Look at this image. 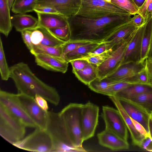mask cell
Wrapping results in <instances>:
<instances>
[{
	"label": "cell",
	"mask_w": 152,
	"mask_h": 152,
	"mask_svg": "<svg viewBox=\"0 0 152 152\" xmlns=\"http://www.w3.org/2000/svg\"><path fill=\"white\" fill-rule=\"evenodd\" d=\"M131 14H113L88 18L76 15L67 18L70 40L103 41L118 28L131 21Z\"/></svg>",
	"instance_id": "obj_1"
},
{
	"label": "cell",
	"mask_w": 152,
	"mask_h": 152,
	"mask_svg": "<svg viewBox=\"0 0 152 152\" xmlns=\"http://www.w3.org/2000/svg\"><path fill=\"white\" fill-rule=\"evenodd\" d=\"M10 69V78L13 81L18 94L34 98L39 95L55 106L59 104L60 98L56 89L39 79L27 64L19 62Z\"/></svg>",
	"instance_id": "obj_2"
},
{
	"label": "cell",
	"mask_w": 152,
	"mask_h": 152,
	"mask_svg": "<svg viewBox=\"0 0 152 152\" xmlns=\"http://www.w3.org/2000/svg\"><path fill=\"white\" fill-rule=\"evenodd\" d=\"M46 130L50 135L53 152H86L83 147L74 146L68 135L63 119L59 112L48 111Z\"/></svg>",
	"instance_id": "obj_3"
},
{
	"label": "cell",
	"mask_w": 152,
	"mask_h": 152,
	"mask_svg": "<svg viewBox=\"0 0 152 152\" xmlns=\"http://www.w3.org/2000/svg\"><path fill=\"white\" fill-rule=\"evenodd\" d=\"M83 104L70 103L59 112L62 117L66 129L73 145L83 147L81 125V112Z\"/></svg>",
	"instance_id": "obj_4"
},
{
	"label": "cell",
	"mask_w": 152,
	"mask_h": 152,
	"mask_svg": "<svg viewBox=\"0 0 152 152\" xmlns=\"http://www.w3.org/2000/svg\"><path fill=\"white\" fill-rule=\"evenodd\" d=\"M26 127L0 104V134L3 138L13 145L23 138Z\"/></svg>",
	"instance_id": "obj_5"
},
{
	"label": "cell",
	"mask_w": 152,
	"mask_h": 152,
	"mask_svg": "<svg viewBox=\"0 0 152 152\" xmlns=\"http://www.w3.org/2000/svg\"><path fill=\"white\" fill-rule=\"evenodd\" d=\"M130 14L107 0H82L77 15L88 18H97L113 14Z\"/></svg>",
	"instance_id": "obj_6"
},
{
	"label": "cell",
	"mask_w": 152,
	"mask_h": 152,
	"mask_svg": "<svg viewBox=\"0 0 152 152\" xmlns=\"http://www.w3.org/2000/svg\"><path fill=\"white\" fill-rule=\"evenodd\" d=\"M13 145L31 151L51 152L53 145L51 137L46 129L38 128Z\"/></svg>",
	"instance_id": "obj_7"
},
{
	"label": "cell",
	"mask_w": 152,
	"mask_h": 152,
	"mask_svg": "<svg viewBox=\"0 0 152 152\" xmlns=\"http://www.w3.org/2000/svg\"><path fill=\"white\" fill-rule=\"evenodd\" d=\"M0 104L26 126L37 128L34 122L27 114L19 101L17 94L0 90Z\"/></svg>",
	"instance_id": "obj_8"
},
{
	"label": "cell",
	"mask_w": 152,
	"mask_h": 152,
	"mask_svg": "<svg viewBox=\"0 0 152 152\" xmlns=\"http://www.w3.org/2000/svg\"><path fill=\"white\" fill-rule=\"evenodd\" d=\"M99 108L97 105L88 101L83 104L81 115V125L83 142L94 135L98 125Z\"/></svg>",
	"instance_id": "obj_9"
},
{
	"label": "cell",
	"mask_w": 152,
	"mask_h": 152,
	"mask_svg": "<svg viewBox=\"0 0 152 152\" xmlns=\"http://www.w3.org/2000/svg\"><path fill=\"white\" fill-rule=\"evenodd\" d=\"M102 117L107 129L127 141L128 129L118 110L108 105L102 107Z\"/></svg>",
	"instance_id": "obj_10"
},
{
	"label": "cell",
	"mask_w": 152,
	"mask_h": 152,
	"mask_svg": "<svg viewBox=\"0 0 152 152\" xmlns=\"http://www.w3.org/2000/svg\"><path fill=\"white\" fill-rule=\"evenodd\" d=\"M132 37L114 49L109 56L97 67L99 79H104L112 74L121 65L125 50Z\"/></svg>",
	"instance_id": "obj_11"
},
{
	"label": "cell",
	"mask_w": 152,
	"mask_h": 152,
	"mask_svg": "<svg viewBox=\"0 0 152 152\" xmlns=\"http://www.w3.org/2000/svg\"><path fill=\"white\" fill-rule=\"evenodd\" d=\"M17 94L24 109L37 125V128L46 129L48 111H45L40 107L34 97L23 94Z\"/></svg>",
	"instance_id": "obj_12"
},
{
	"label": "cell",
	"mask_w": 152,
	"mask_h": 152,
	"mask_svg": "<svg viewBox=\"0 0 152 152\" xmlns=\"http://www.w3.org/2000/svg\"><path fill=\"white\" fill-rule=\"evenodd\" d=\"M82 0H38L36 7L49 6L56 9L59 14L67 18L77 15Z\"/></svg>",
	"instance_id": "obj_13"
},
{
	"label": "cell",
	"mask_w": 152,
	"mask_h": 152,
	"mask_svg": "<svg viewBox=\"0 0 152 152\" xmlns=\"http://www.w3.org/2000/svg\"><path fill=\"white\" fill-rule=\"evenodd\" d=\"M145 23V20L135 31L126 47L121 64L129 62L141 61L142 40Z\"/></svg>",
	"instance_id": "obj_14"
},
{
	"label": "cell",
	"mask_w": 152,
	"mask_h": 152,
	"mask_svg": "<svg viewBox=\"0 0 152 152\" xmlns=\"http://www.w3.org/2000/svg\"><path fill=\"white\" fill-rule=\"evenodd\" d=\"M34 56L36 64L45 69L63 73L67 71L69 63L62 58L43 53H37Z\"/></svg>",
	"instance_id": "obj_15"
},
{
	"label": "cell",
	"mask_w": 152,
	"mask_h": 152,
	"mask_svg": "<svg viewBox=\"0 0 152 152\" xmlns=\"http://www.w3.org/2000/svg\"><path fill=\"white\" fill-rule=\"evenodd\" d=\"M118 99L129 117L141 124L149 134L148 125L150 114L143 108L132 101L121 99Z\"/></svg>",
	"instance_id": "obj_16"
},
{
	"label": "cell",
	"mask_w": 152,
	"mask_h": 152,
	"mask_svg": "<svg viewBox=\"0 0 152 152\" xmlns=\"http://www.w3.org/2000/svg\"><path fill=\"white\" fill-rule=\"evenodd\" d=\"M138 28L130 21L118 28L103 42L109 45L111 49L114 50L130 39Z\"/></svg>",
	"instance_id": "obj_17"
},
{
	"label": "cell",
	"mask_w": 152,
	"mask_h": 152,
	"mask_svg": "<svg viewBox=\"0 0 152 152\" xmlns=\"http://www.w3.org/2000/svg\"><path fill=\"white\" fill-rule=\"evenodd\" d=\"M145 60L122 64L114 72L105 78L115 81H124L128 77L145 69Z\"/></svg>",
	"instance_id": "obj_18"
},
{
	"label": "cell",
	"mask_w": 152,
	"mask_h": 152,
	"mask_svg": "<svg viewBox=\"0 0 152 152\" xmlns=\"http://www.w3.org/2000/svg\"><path fill=\"white\" fill-rule=\"evenodd\" d=\"M97 137L101 145L112 150L127 149L129 148L128 141L107 129L98 133Z\"/></svg>",
	"instance_id": "obj_19"
},
{
	"label": "cell",
	"mask_w": 152,
	"mask_h": 152,
	"mask_svg": "<svg viewBox=\"0 0 152 152\" xmlns=\"http://www.w3.org/2000/svg\"><path fill=\"white\" fill-rule=\"evenodd\" d=\"M109 97L121 114L130 133L133 144L142 148L145 138L136 129L131 118L121 105L118 99L115 96H109Z\"/></svg>",
	"instance_id": "obj_20"
},
{
	"label": "cell",
	"mask_w": 152,
	"mask_h": 152,
	"mask_svg": "<svg viewBox=\"0 0 152 152\" xmlns=\"http://www.w3.org/2000/svg\"><path fill=\"white\" fill-rule=\"evenodd\" d=\"M37 26L48 29L62 27L68 25L67 18L60 14L37 13Z\"/></svg>",
	"instance_id": "obj_21"
},
{
	"label": "cell",
	"mask_w": 152,
	"mask_h": 152,
	"mask_svg": "<svg viewBox=\"0 0 152 152\" xmlns=\"http://www.w3.org/2000/svg\"><path fill=\"white\" fill-rule=\"evenodd\" d=\"M13 27L16 31L21 32L25 30H31L37 26V19L26 14H16L11 17Z\"/></svg>",
	"instance_id": "obj_22"
},
{
	"label": "cell",
	"mask_w": 152,
	"mask_h": 152,
	"mask_svg": "<svg viewBox=\"0 0 152 152\" xmlns=\"http://www.w3.org/2000/svg\"><path fill=\"white\" fill-rule=\"evenodd\" d=\"M152 91L151 84H132L117 93L114 96L118 99L130 100L141 94Z\"/></svg>",
	"instance_id": "obj_23"
},
{
	"label": "cell",
	"mask_w": 152,
	"mask_h": 152,
	"mask_svg": "<svg viewBox=\"0 0 152 152\" xmlns=\"http://www.w3.org/2000/svg\"><path fill=\"white\" fill-rule=\"evenodd\" d=\"M10 10L8 0H0V32L6 37L13 27Z\"/></svg>",
	"instance_id": "obj_24"
},
{
	"label": "cell",
	"mask_w": 152,
	"mask_h": 152,
	"mask_svg": "<svg viewBox=\"0 0 152 152\" xmlns=\"http://www.w3.org/2000/svg\"><path fill=\"white\" fill-rule=\"evenodd\" d=\"M103 43V42H95L81 46L67 53L64 56V59L69 63L73 60L83 58Z\"/></svg>",
	"instance_id": "obj_25"
},
{
	"label": "cell",
	"mask_w": 152,
	"mask_h": 152,
	"mask_svg": "<svg viewBox=\"0 0 152 152\" xmlns=\"http://www.w3.org/2000/svg\"><path fill=\"white\" fill-rule=\"evenodd\" d=\"M145 23L142 40L141 61H145L147 57L152 37V14L145 18Z\"/></svg>",
	"instance_id": "obj_26"
},
{
	"label": "cell",
	"mask_w": 152,
	"mask_h": 152,
	"mask_svg": "<svg viewBox=\"0 0 152 152\" xmlns=\"http://www.w3.org/2000/svg\"><path fill=\"white\" fill-rule=\"evenodd\" d=\"M97 68L89 64L81 70H72V72L79 80L88 86L91 83L98 78Z\"/></svg>",
	"instance_id": "obj_27"
},
{
	"label": "cell",
	"mask_w": 152,
	"mask_h": 152,
	"mask_svg": "<svg viewBox=\"0 0 152 152\" xmlns=\"http://www.w3.org/2000/svg\"><path fill=\"white\" fill-rule=\"evenodd\" d=\"M38 0H14L12 6V12L15 14H26L34 11Z\"/></svg>",
	"instance_id": "obj_28"
},
{
	"label": "cell",
	"mask_w": 152,
	"mask_h": 152,
	"mask_svg": "<svg viewBox=\"0 0 152 152\" xmlns=\"http://www.w3.org/2000/svg\"><path fill=\"white\" fill-rule=\"evenodd\" d=\"M63 45L51 47L39 44L37 45H34L33 50L31 53L34 55L37 53H43L63 58Z\"/></svg>",
	"instance_id": "obj_29"
},
{
	"label": "cell",
	"mask_w": 152,
	"mask_h": 152,
	"mask_svg": "<svg viewBox=\"0 0 152 152\" xmlns=\"http://www.w3.org/2000/svg\"><path fill=\"white\" fill-rule=\"evenodd\" d=\"M129 100L141 106L150 115L152 113V91L140 95Z\"/></svg>",
	"instance_id": "obj_30"
},
{
	"label": "cell",
	"mask_w": 152,
	"mask_h": 152,
	"mask_svg": "<svg viewBox=\"0 0 152 152\" xmlns=\"http://www.w3.org/2000/svg\"><path fill=\"white\" fill-rule=\"evenodd\" d=\"M39 26L43 34V38L40 44L49 46L58 47L63 45L66 42L56 37L48 29Z\"/></svg>",
	"instance_id": "obj_31"
},
{
	"label": "cell",
	"mask_w": 152,
	"mask_h": 152,
	"mask_svg": "<svg viewBox=\"0 0 152 152\" xmlns=\"http://www.w3.org/2000/svg\"><path fill=\"white\" fill-rule=\"evenodd\" d=\"M118 82V81H112L106 78L100 80L97 78L91 83L88 86L94 91L102 94L110 86Z\"/></svg>",
	"instance_id": "obj_32"
},
{
	"label": "cell",
	"mask_w": 152,
	"mask_h": 152,
	"mask_svg": "<svg viewBox=\"0 0 152 152\" xmlns=\"http://www.w3.org/2000/svg\"><path fill=\"white\" fill-rule=\"evenodd\" d=\"M0 72L2 80L7 81L10 78V69L6 61L1 37L0 38Z\"/></svg>",
	"instance_id": "obj_33"
},
{
	"label": "cell",
	"mask_w": 152,
	"mask_h": 152,
	"mask_svg": "<svg viewBox=\"0 0 152 152\" xmlns=\"http://www.w3.org/2000/svg\"><path fill=\"white\" fill-rule=\"evenodd\" d=\"M131 15L137 14L139 8L131 0H107Z\"/></svg>",
	"instance_id": "obj_34"
},
{
	"label": "cell",
	"mask_w": 152,
	"mask_h": 152,
	"mask_svg": "<svg viewBox=\"0 0 152 152\" xmlns=\"http://www.w3.org/2000/svg\"><path fill=\"white\" fill-rule=\"evenodd\" d=\"M124 81L132 84H150L145 68L128 77Z\"/></svg>",
	"instance_id": "obj_35"
},
{
	"label": "cell",
	"mask_w": 152,
	"mask_h": 152,
	"mask_svg": "<svg viewBox=\"0 0 152 152\" xmlns=\"http://www.w3.org/2000/svg\"><path fill=\"white\" fill-rule=\"evenodd\" d=\"M95 42H96L86 40H69L66 42L63 45L62 58L64 59V56L67 53L81 46Z\"/></svg>",
	"instance_id": "obj_36"
},
{
	"label": "cell",
	"mask_w": 152,
	"mask_h": 152,
	"mask_svg": "<svg viewBox=\"0 0 152 152\" xmlns=\"http://www.w3.org/2000/svg\"><path fill=\"white\" fill-rule=\"evenodd\" d=\"M132 84L126 81H118L110 86L102 94L109 96H114L117 93Z\"/></svg>",
	"instance_id": "obj_37"
},
{
	"label": "cell",
	"mask_w": 152,
	"mask_h": 152,
	"mask_svg": "<svg viewBox=\"0 0 152 152\" xmlns=\"http://www.w3.org/2000/svg\"><path fill=\"white\" fill-rule=\"evenodd\" d=\"M113 50H111L100 54L82 58L86 60L90 64L98 67L109 56Z\"/></svg>",
	"instance_id": "obj_38"
},
{
	"label": "cell",
	"mask_w": 152,
	"mask_h": 152,
	"mask_svg": "<svg viewBox=\"0 0 152 152\" xmlns=\"http://www.w3.org/2000/svg\"><path fill=\"white\" fill-rule=\"evenodd\" d=\"M48 29L51 33L58 39L66 42L70 40V30L68 25L64 27Z\"/></svg>",
	"instance_id": "obj_39"
},
{
	"label": "cell",
	"mask_w": 152,
	"mask_h": 152,
	"mask_svg": "<svg viewBox=\"0 0 152 152\" xmlns=\"http://www.w3.org/2000/svg\"><path fill=\"white\" fill-rule=\"evenodd\" d=\"M31 30V40L32 43L34 45L40 44L43 38V34L39 27L37 26Z\"/></svg>",
	"instance_id": "obj_40"
},
{
	"label": "cell",
	"mask_w": 152,
	"mask_h": 152,
	"mask_svg": "<svg viewBox=\"0 0 152 152\" xmlns=\"http://www.w3.org/2000/svg\"><path fill=\"white\" fill-rule=\"evenodd\" d=\"M31 30H25L21 32L23 40L30 53L33 50L34 45L31 40Z\"/></svg>",
	"instance_id": "obj_41"
},
{
	"label": "cell",
	"mask_w": 152,
	"mask_h": 152,
	"mask_svg": "<svg viewBox=\"0 0 152 152\" xmlns=\"http://www.w3.org/2000/svg\"><path fill=\"white\" fill-rule=\"evenodd\" d=\"M72 70H78L84 68L90 64L85 59L80 58L73 60L70 62Z\"/></svg>",
	"instance_id": "obj_42"
},
{
	"label": "cell",
	"mask_w": 152,
	"mask_h": 152,
	"mask_svg": "<svg viewBox=\"0 0 152 152\" xmlns=\"http://www.w3.org/2000/svg\"><path fill=\"white\" fill-rule=\"evenodd\" d=\"M111 50L113 49L110 48L108 44L104 43L93 51L89 53L86 57L100 54Z\"/></svg>",
	"instance_id": "obj_43"
},
{
	"label": "cell",
	"mask_w": 152,
	"mask_h": 152,
	"mask_svg": "<svg viewBox=\"0 0 152 152\" xmlns=\"http://www.w3.org/2000/svg\"><path fill=\"white\" fill-rule=\"evenodd\" d=\"M34 11L36 13L59 14L55 8L49 6L37 7H35Z\"/></svg>",
	"instance_id": "obj_44"
},
{
	"label": "cell",
	"mask_w": 152,
	"mask_h": 152,
	"mask_svg": "<svg viewBox=\"0 0 152 152\" xmlns=\"http://www.w3.org/2000/svg\"><path fill=\"white\" fill-rule=\"evenodd\" d=\"M34 99L39 106L43 110L48 111L49 109L47 100L41 96L36 95Z\"/></svg>",
	"instance_id": "obj_45"
},
{
	"label": "cell",
	"mask_w": 152,
	"mask_h": 152,
	"mask_svg": "<svg viewBox=\"0 0 152 152\" xmlns=\"http://www.w3.org/2000/svg\"><path fill=\"white\" fill-rule=\"evenodd\" d=\"M145 69L148 76L149 83H152V58H147L145 60Z\"/></svg>",
	"instance_id": "obj_46"
},
{
	"label": "cell",
	"mask_w": 152,
	"mask_h": 152,
	"mask_svg": "<svg viewBox=\"0 0 152 152\" xmlns=\"http://www.w3.org/2000/svg\"><path fill=\"white\" fill-rule=\"evenodd\" d=\"M134 15V17L131 18L130 21L134 25L139 27L144 23L145 20L141 15L137 14Z\"/></svg>",
	"instance_id": "obj_47"
},
{
	"label": "cell",
	"mask_w": 152,
	"mask_h": 152,
	"mask_svg": "<svg viewBox=\"0 0 152 152\" xmlns=\"http://www.w3.org/2000/svg\"><path fill=\"white\" fill-rule=\"evenodd\" d=\"M132 122L137 131L142 135L145 138H150L149 134L144 127L140 124L131 118Z\"/></svg>",
	"instance_id": "obj_48"
},
{
	"label": "cell",
	"mask_w": 152,
	"mask_h": 152,
	"mask_svg": "<svg viewBox=\"0 0 152 152\" xmlns=\"http://www.w3.org/2000/svg\"><path fill=\"white\" fill-rule=\"evenodd\" d=\"M152 1V0H145L143 4L139 8L137 14L141 15L145 19L147 7Z\"/></svg>",
	"instance_id": "obj_49"
},
{
	"label": "cell",
	"mask_w": 152,
	"mask_h": 152,
	"mask_svg": "<svg viewBox=\"0 0 152 152\" xmlns=\"http://www.w3.org/2000/svg\"><path fill=\"white\" fill-rule=\"evenodd\" d=\"M148 126L150 138L152 141V119L151 117L149 120Z\"/></svg>",
	"instance_id": "obj_50"
},
{
	"label": "cell",
	"mask_w": 152,
	"mask_h": 152,
	"mask_svg": "<svg viewBox=\"0 0 152 152\" xmlns=\"http://www.w3.org/2000/svg\"><path fill=\"white\" fill-rule=\"evenodd\" d=\"M131 0L139 8L141 6L145 1V0Z\"/></svg>",
	"instance_id": "obj_51"
},
{
	"label": "cell",
	"mask_w": 152,
	"mask_h": 152,
	"mask_svg": "<svg viewBox=\"0 0 152 152\" xmlns=\"http://www.w3.org/2000/svg\"><path fill=\"white\" fill-rule=\"evenodd\" d=\"M150 14H152V1L150 3L147 7L146 17Z\"/></svg>",
	"instance_id": "obj_52"
},
{
	"label": "cell",
	"mask_w": 152,
	"mask_h": 152,
	"mask_svg": "<svg viewBox=\"0 0 152 152\" xmlns=\"http://www.w3.org/2000/svg\"><path fill=\"white\" fill-rule=\"evenodd\" d=\"M147 58H152V37Z\"/></svg>",
	"instance_id": "obj_53"
},
{
	"label": "cell",
	"mask_w": 152,
	"mask_h": 152,
	"mask_svg": "<svg viewBox=\"0 0 152 152\" xmlns=\"http://www.w3.org/2000/svg\"><path fill=\"white\" fill-rule=\"evenodd\" d=\"M14 1V0H8L10 10H11L12 6Z\"/></svg>",
	"instance_id": "obj_54"
},
{
	"label": "cell",
	"mask_w": 152,
	"mask_h": 152,
	"mask_svg": "<svg viewBox=\"0 0 152 152\" xmlns=\"http://www.w3.org/2000/svg\"><path fill=\"white\" fill-rule=\"evenodd\" d=\"M150 116L152 117V113H151V115H150Z\"/></svg>",
	"instance_id": "obj_55"
},
{
	"label": "cell",
	"mask_w": 152,
	"mask_h": 152,
	"mask_svg": "<svg viewBox=\"0 0 152 152\" xmlns=\"http://www.w3.org/2000/svg\"><path fill=\"white\" fill-rule=\"evenodd\" d=\"M151 84L152 86V83Z\"/></svg>",
	"instance_id": "obj_56"
},
{
	"label": "cell",
	"mask_w": 152,
	"mask_h": 152,
	"mask_svg": "<svg viewBox=\"0 0 152 152\" xmlns=\"http://www.w3.org/2000/svg\"><path fill=\"white\" fill-rule=\"evenodd\" d=\"M150 117H151V118L152 119V117L150 116Z\"/></svg>",
	"instance_id": "obj_57"
}]
</instances>
